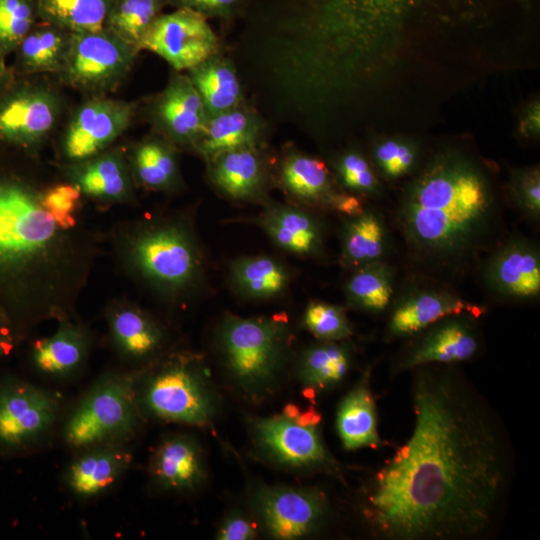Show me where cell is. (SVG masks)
Returning <instances> with one entry per match:
<instances>
[{"instance_id":"6da1fadb","label":"cell","mask_w":540,"mask_h":540,"mask_svg":"<svg viewBox=\"0 0 540 540\" xmlns=\"http://www.w3.org/2000/svg\"><path fill=\"white\" fill-rule=\"evenodd\" d=\"M426 367L414 384L412 433L373 478L364 514L387 539L480 536L504 494V435L459 378Z\"/></svg>"},{"instance_id":"7a4b0ae2","label":"cell","mask_w":540,"mask_h":540,"mask_svg":"<svg viewBox=\"0 0 540 540\" xmlns=\"http://www.w3.org/2000/svg\"><path fill=\"white\" fill-rule=\"evenodd\" d=\"M48 185L0 166V321L18 342L42 322L77 317L100 254L96 233L64 229L48 212Z\"/></svg>"},{"instance_id":"3957f363","label":"cell","mask_w":540,"mask_h":540,"mask_svg":"<svg viewBox=\"0 0 540 540\" xmlns=\"http://www.w3.org/2000/svg\"><path fill=\"white\" fill-rule=\"evenodd\" d=\"M496 215L483 175L462 159L446 157L411 185L399 205L397 222L416 258L456 266L479 249Z\"/></svg>"},{"instance_id":"277c9868","label":"cell","mask_w":540,"mask_h":540,"mask_svg":"<svg viewBox=\"0 0 540 540\" xmlns=\"http://www.w3.org/2000/svg\"><path fill=\"white\" fill-rule=\"evenodd\" d=\"M107 239L123 274L166 303L183 302L202 282L201 247L192 224L180 215L123 221Z\"/></svg>"},{"instance_id":"5b68a950","label":"cell","mask_w":540,"mask_h":540,"mask_svg":"<svg viewBox=\"0 0 540 540\" xmlns=\"http://www.w3.org/2000/svg\"><path fill=\"white\" fill-rule=\"evenodd\" d=\"M216 342L222 364L241 394L259 400L274 389L288 356L290 334L285 323L227 315Z\"/></svg>"},{"instance_id":"8992f818","label":"cell","mask_w":540,"mask_h":540,"mask_svg":"<svg viewBox=\"0 0 540 540\" xmlns=\"http://www.w3.org/2000/svg\"><path fill=\"white\" fill-rule=\"evenodd\" d=\"M140 373L141 369L101 375L64 421L65 443L76 451L127 443L138 432L144 415L138 398Z\"/></svg>"},{"instance_id":"52a82bcc","label":"cell","mask_w":540,"mask_h":540,"mask_svg":"<svg viewBox=\"0 0 540 540\" xmlns=\"http://www.w3.org/2000/svg\"><path fill=\"white\" fill-rule=\"evenodd\" d=\"M138 398L144 414L190 426L210 424L218 399L198 356L174 353L141 369Z\"/></svg>"},{"instance_id":"ba28073f","label":"cell","mask_w":540,"mask_h":540,"mask_svg":"<svg viewBox=\"0 0 540 540\" xmlns=\"http://www.w3.org/2000/svg\"><path fill=\"white\" fill-rule=\"evenodd\" d=\"M60 396L16 377L0 379V452L19 454L35 448L52 432Z\"/></svg>"},{"instance_id":"9c48e42d","label":"cell","mask_w":540,"mask_h":540,"mask_svg":"<svg viewBox=\"0 0 540 540\" xmlns=\"http://www.w3.org/2000/svg\"><path fill=\"white\" fill-rule=\"evenodd\" d=\"M138 52V48L105 28L69 33L58 73L67 85L99 95L114 89L124 79Z\"/></svg>"},{"instance_id":"30bf717a","label":"cell","mask_w":540,"mask_h":540,"mask_svg":"<svg viewBox=\"0 0 540 540\" xmlns=\"http://www.w3.org/2000/svg\"><path fill=\"white\" fill-rule=\"evenodd\" d=\"M317 424L284 414L253 419L250 427L258 449L276 464L338 473V464L327 450Z\"/></svg>"},{"instance_id":"8fae6325","label":"cell","mask_w":540,"mask_h":540,"mask_svg":"<svg viewBox=\"0 0 540 540\" xmlns=\"http://www.w3.org/2000/svg\"><path fill=\"white\" fill-rule=\"evenodd\" d=\"M218 39L205 16L188 8L158 16L139 43L176 71L191 70L218 53Z\"/></svg>"},{"instance_id":"7c38bea8","label":"cell","mask_w":540,"mask_h":540,"mask_svg":"<svg viewBox=\"0 0 540 540\" xmlns=\"http://www.w3.org/2000/svg\"><path fill=\"white\" fill-rule=\"evenodd\" d=\"M265 532L275 539H297L316 532L327 515L325 495L318 489L265 486L253 498Z\"/></svg>"},{"instance_id":"4fadbf2b","label":"cell","mask_w":540,"mask_h":540,"mask_svg":"<svg viewBox=\"0 0 540 540\" xmlns=\"http://www.w3.org/2000/svg\"><path fill=\"white\" fill-rule=\"evenodd\" d=\"M133 110L128 102L95 95L70 120L61 141L62 155L74 163L107 150L129 126Z\"/></svg>"},{"instance_id":"5bb4252c","label":"cell","mask_w":540,"mask_h":540,"mask_svg":"<svg viewBox=\"0 0 540 540\" xmlns=\"http://www.w3.org/2000/svg\"><path fill=\"white\" fill-rule=\"evenodd\" d=\"M475 316L463 313L447 316L416 334L401 356L398 370L434 364H452L473 358L480 347Z\"/></svg>"},{"instance_id":"9a60e30c","label":"cell","mask_w":540,"mask_h":540,"mask_svg":"<svg viewBox=\"0 0 540 540\" xmlns=\"http://www.w3.org/2000/svg\"><path fill=\"white\" fill-rule=\"evenodd\" d=\"M484 312V308L447 288L412 286L403 291L391 306L385 337L391 341L415 336L447 316L468 313L478 318Z\"/></svg>"},{"instance_id":"2e32d148","label":"cell","mask_w":540,"mask_h":540,"mask_svg":"<svg viewBox=\"0 0 540 540\" xmlns=\"http://www.w3.org/2000/svg\"><path fill=\"white\" fill-rule=\"evenodd\" d=\"M59 112L55 94L43 86L15 89L0 101V140L29 149L52 130Z\"/></svg>"},{"instance_id":"e0dca14e","label":"cell","mask_w":540,"mask_h":540,"mask_svg":"<svg viewBox=\"0 0 540 540\" xmlns=\"http://www.w3.org/2000/svg\"><path fill=\"white\" fill-rule=\"evenodd\" d=\"M483 280L499 297L535 299L540 294L539 247L524 236L510 237L487 259Z\"/></svg>"},{"instance_id":"ac0fdd59","label":"cell","mask_w":540,"mask_h":540,"mask_svg":"<svg viewBox=\"0 0 540 540\" xmlns=\"http://www.w3.org/2000/svg\"><path fill=\"white\" fill-rule=\"evenodd\" d=\"M109 341L126 362L144 363L155 359L165 344L162 326L133 302L117 299L105 309Z\"/></svg>"},{"instance_id":"d6986e66","label":"cell","mask_w":540,"mask_h":540,"mask_svg":"<svg viewBox=\"0 0 540 540\" xmlns=\"http://www.w3.org/2000/svg\"><path fill=\"white\" fill-rule=\"evenodd\" d=\"M64 174L83 194L101 204H133V176L124 153L105 150L89 159L69 163Z\"/></svg>"},{"instance_id":"ffe728a7","label":"cell","mask_w":540,"mask_h":540,"mask_svg":"<svg viewBox=\"0 0 540 540\" xmlns=\"http://www.w3.org/2000/svg\"><path fill=\"white\" fill-rule=\"evenodd\" d=\"M57 322L51 335L32 343L30 361L40 374L62 380L76 375L84 367L91 351L92 335L77 317Z\"/></svg>"},{"instance_id":"44dd1931","label":"cell","mask_w":540,"mask_h":540,"mask_svg":"<svg viewBox=\"0 0 540 540\" xmlns=\"http://www.w3.org/2000/svg\"><path fill=\"white\" fill-rule=\"evenodd\" d=\"M77 452L64 471L63 481L68 491L80 499L108 491L126 473L133 459L127 443L97 445Z\"/></svg>"},{"instance_id":"7402d4cb","label":"cell","mask_w":540,"mask_h":540,"mask_svg":"<svg viewBox=\"0 0 540 540\" xmlns=\"http://www.w3.org/2000/svg\"><path fill=\"white\" fill-rule=\"evenodd\" d=\"M149 475L163 491L185 493L197 489L205 481L206 467L196 439L186 434L164 437L150 457Z\"/></svg>"},{"instance_id":"603a6c76","label":"cell","mask_w":540,"mask_h":540,"mask_svg":"<svg viewBox=\"0 0 540 540\" xmlns=\"http://www.w3.org/2000/svg\"><path fill=\"white\" fill-rule=\"evenodd\" d=\"M154 116L161 130L173 142L194 145L209 119L203 101L184 75L174 76L158 97Z\"/></svg>"},{"instance_id":"cb8c5ba5","label":"cell","mask_w":540,"mask_h":540,"mask_svg":"<svg viewBox=\"0 0 540 540\" xmlns=\"http://www.w3.org/2000/svg\"><path fill=\"white\" fill-rule=\"evenodd\" d=\"M281 249L295 255L313 257L323 249V229L316 217L301 208L269 205L255 220Z\"/></svg>"},{"instance_id":"d4e9b609","label":"cell","mask_w":540,"mask_h":540,"mask_svg":"<svg viewBox=\"0 0 540 540\" xmlns=\"http://www.w3.org/2000/svg\"><path fill=\"white\" fill-rule=\"evenodd\" d=\"M208 164L211 181L224 195L235 200H250L262 193L265 165L257 147L224 152Z\"/></svg>"},{"instance_id":"484cf974","label":"cell","mask_w":540,"mask_h":540,"mask_svg":"<svg viewBox=\"0 0 540 540\" xmlns=\"http://www.w3.org/2000/svg\"><path fill=\"white\" fill-rule=\"evenodd\" d=\"M260 138L261 126L257 118L239 105L209 117L194 148L208 162L224 152L257 147Z\"/></svg>"},{"instance_id":"4316f807","label":"cell","mask_w":540,"mask_h":540,"mask_svg":"<svg viewBox=\"0 0 540 540\" xmlns=\"http://www.w3.org/2000/svg\"><path fill=\"white\" fill-rule=\"evenodd\" d=\"M368 378L367 372L338 406L336 427L343 447L347 450L377 447L381 444L376 405Z\"/></svg>"},{"instance_id":"83f0119b","label":"cell","mask_w":540,"mask_h":540,"mask_svg":"<svg viewBox=\"0 0 540 540\" xmlns=\"http://www.w3.org/2000/svg\"><path fill=\"white\" fill-rule=\"evenodd\" d=\"M353 349L347 340L321 341L308 346L297 363V376L307 388L324 391L338 385L348 374Z\"/></svg>"},{"instance_id":"f1b7e54d","label":"cell","mask_w":540,"mask_h":540,"mask_svg":"<svg viewBox=\"0 0 540 540\" xmlns=\"http://www.w3.org/2000/svg\"><path fill=\"white\" fill-rule=\"evenodd\" d=\"M280 182L295 199L332 210L338 192L334 191L325 164L314 157L293 153L281 163Z\"/></svg>"},{"instance_id":"f546056e","label":"cell","mask_w":540,"mask_h":540,"mask_svg":"<svg viewBox=\"0 0 540 540\" xmlns=\"http://www.w3.org/2000/svg\"><path fill=\"white\" fill-rule=\"evenodd\" d=\"M188 77L209 117L240 105L242 90L237 73L230 61L218 53L189 70Z\"/></svg>"},{"instance_id":"4dcf8cb0","label":"cell","mask_w":540,"mask_h":540,"mask_svg":"<svg viewBox=\"0 0 540 540\" xmlns=\"http://www.w3.org/2000/svg\"><path fill=\"white\" fill-rule=\"evenodd\" d=\"M388 235L382 218L372 211L344 220L341 236V260L350 268L383 260Z\"/></svg>"},{"instance_id":"1f68e13d","label":"cell","mask_w":540,"mask_h":540,"mask_svg":"<svg viewBox=\"0 0 540 540\" xmlns=\"http://www.w3.org/2000/svg\"><path fill=\"white\" fill-rule=\"evenodd\" d=\"M289 272L278 260L265 256H244L230 266L235 290L249 299H271L282 294L289 283Z\"/></svg>"},{"instance_id":"d6a6232c","label":"cell","mask_w":540,"mask_h":540,"mask_svg":"<svg viewBox=\"0 0 540 540\" xmlns=\"http://www.w3.org/2000/svg\"><path fill=\"white\" fill-rule=\"evenodd\" d=\"M395 275L384 260L355 268L344 293L349 307L378 314L385 311L394 296Z\"/></svg>"},{"instance_id":"836d02e7","label":"cell","mask_w":540,"mask_h":540,"mask_svg":"<svg viewBox=\"0 0 540 540\" xmlns=\"http://www.w3.org/2000/svg\"><path fill=\"white\" fill-rule=\"evenodd\" d=\"M129 167L133 178L151 190H171L179 181L175 152L170 144L159 138L139 143L131 153Z\"/></svg>"},{"instance_id":"e575fe53","label":"cell","mask_w":540,"mask_h":540,"mask_svg":"<svg viewBox=\"0 0 540 540\" xmlns=\"http://www.w3.org/2000/svg\"><path fill=\"white\" fill-rule=\"evenodd\" d=\"M114 1L36 0V4L38 16L45 23L76 33L103 30Z\"/></svg>"},{"instance_id":"d590c367","label":"cell","mask_w":540,"mask_h":540,"mask_svg":"<svg viewBox=\"0 0 540 540\" xmlns=\"http://www.w3.org/2000/svg\"><path fill=\"white\" fill-rule=\"evenodd\" d=\"M69 32L45 23L32 28L18 48V62L24 72H59L68 44Z\"/></svg>"},{"instance_id":"8d00e7d4","label":"cell","mask_w":540,"mask_h":540,"mask_svg":"<svg viewBox=\"0 0 540 540\" xmlns=\"http://www.w3.org/2000/svg\"><path fill=\"white\" fill-rule=\"evenodd\" d=\"M161 4V0H115L105 29L139 49L142 37L159 16Z\"/></svg>"},{"instance_id":"74e56055","label":"cell","mask_w":540,"mask_h":540,"mask_svg":"<svg viewBox=\"0 0 540 540\" xmlns=\"http://www.w3.org/2000/svg\"><path fill=\"white\" fill-rule=\"evenodd\" d=\"M38 15L36 0H0V57L16 51Z\"/></svg>"},{"instance_id":"f35d334b","label":"cell","mask_w":540,"mask_h":540,"mask_svg":"<svg viewBox=\"0 0 540 540\" xmlns=\"http://www.w3.org/2000/svg\"><path fill=\"white\" fill-rule=\"evenodd\" d=\"M303 326L321 341L347 340L353 334L345 310L323 301H312L307 305Z\"/></svg>"},{"instance_id":"ab89813d","label":"cell","mask_w":540,"mask_h":540,"mask_svg":"<svg viewBox=\"0 0 540 540\" xmlns=\"http://www.w3.org/2000/svg\"><path fill=\"white\" fill-rule=\"evenodd\" d=\"M82 197L80 189L66 180L47 186L43 195V204L60 226L73 230L85 225L80 212Z\"/></svg>"},{"instance_id":"60d3db41","label":"cell","mask_w":540,"mask_h":540,"mask_svg":"<svg viewBox=\"0 0 540 540\" xmlns=\"http://www.w3.org/2000/svg\"><path fill=\"white\" fill-rule=\"evenodd\" d=\"M338 174L343 185L360 194H375L379 182L367 160L356 152L344 154L337 164Z\"/></svg>"},{"instance_id":"b9f144b4","label":"cell","mask_w":540,"mask_h":540,"mask_svg":"<svg viewBox=\"0 0 540 540\" xmlns=\"http://www.w3.org/2000/svg\"><path fill=\"white\" fill-rule=\"evenodd\" d=\"M374 157L387 177L398 178L411 170L416 161V152L409 144L387 140L376 147Z\"/></svg>"},{"instance_id":"7bdbcfd3","label":"cell","mask_w":540,"mask_h":540,"mask_svg":"<svg viewBox=\"0 0 540 540\" xmlns=\"http://www.w3.org/2000/svg\"><path fill=\"white\" fill-rule=\"evenodd\" d=\"M513 200L522 214L532 221L540 219V176L538 169L518 173L512 186Z\"/></svg>"},{"instance_id":"ee69618b","label":"cell","mask_w":540,"mask_h":540,"mask_svg":"<svg viewBox=\"0 0 540 540\" xmlns=\"http://www.w3.org/2000/svg\"><path fill=\"white\" fill-rule=\"evenodd\" d=\"M257 535L254 522L240 512L229 514L220 525L216 539L219 540H250Z\"/></svg>"},{"instance_id":"f6af8a7d","label":"cell","mask_w":540,"mask_h":540,"mask_svg":"<svg viewBox=\"0 0 540 540\" xmlns=\"http://www.w3.org/2000/svg\"><path fill=\"white\" fill-rule=\"evenodd\" d=\"M180 8H188L203 16L225 15L237 4L238 0H176Z\"/></svg>"},{"instance_id":"bcb514c9","label":"cell","mask_w":540,"mask_h":540,"mask_svg":"<svg viewBox=\"0 0 540 540\" xmlns=\"http://www.w3.org/2000/svg\"><path fill=\"white\" fill-rule=\"evenodd\" d=\"M332 210L345 215L356 217L364 212L361 201L353 195L338 193L332 206Z\"/></svg>"},{"instance_id":"7dc6e473","label":"cell","mask_w":540,"mask_h":540,"mask_svg":"<svg viewBox=\"0 0 540 540\" xmlns=\"http://www.w3.org/2000/svg\"><path fill=\"white\" fill-rule=\"evenodd\" d=\"M17 342L11 330L0 321V359L11 352Z\"/></svg>"},{"instance_id":"c3c4849f","label":"cell","mask_w":540,"mask_h":540,"mask_svg":"<svg viewBox=\"0 0 540 540\" xmlns=\"http://www.w3.org/2000/svg\"><path fill=\"white\" fill-rule=\"evenodd\" d=\"M9 81V75L4 65L3 59L0 57V93L4 90Z\"/></svg>"}]
</instances>
